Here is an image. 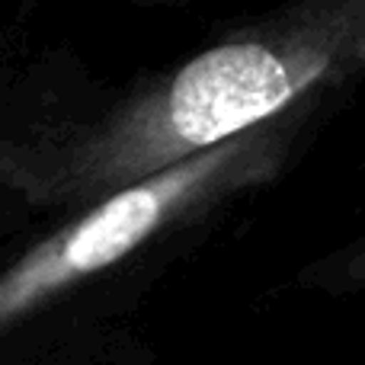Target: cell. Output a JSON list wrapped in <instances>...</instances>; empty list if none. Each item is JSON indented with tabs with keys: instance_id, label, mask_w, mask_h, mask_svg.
<instances>
[{
	"instance_id": "2",
	"label": "cell",
	"mask_w": 365,
	"mask_h": 365,
	"mask_svg": "<svg viewBox=\"0 0 365 365\" xmlns=\"http://www.w3.org/2000/svg\"><path fill=\"white\" fill-rule=\"evenodd\" d=\"M295 125L298 119L285 113L71 212L64 225L0 266V334L109 272L160 234L276 180Z\"/></svg>"
},
{
	"instance_id": "3",
	"label": "cell",
	"mask_w": 365,
	"mask_h": 365,
	"mask_svg": "<svg viewBox=\"0 0 365 365\" xmlns=\"http://www.w3.org/2000/svg\"><path fill=\"white\" fill-rule=\"evenodd\" d=\"M314 282L334 292H356L365 289V237L356 244H349L346 250H340L336 257L324 259L314 266Z\"/></svg>"
},
{
	"instance_id": "1",
	"label": "cell",
	"mask_w": 365,
	"mask_h": 365,
	"mask_svg": "<svg viewBox=\"0 0 365 365\" xmlns=\"http://www.w3.org/2000/svg\"><path fill=\"white\" fill-rule=\"evenodd\" d=\"M365 74V0H292L128 87L93 115L0 125V186L77 208Z\"/></svg>"
},
{
	"instance_id": "4",
	"label": "cell",
	"mask_w": 365,
	"mask_h": 365,
	"mask_svg": "<svg viewBox=\"0 0 365 365\" xmlns=\"http://www.w3.org/2000/svg\"><path fill=\"white\" fill-rule=\"evenodd\" d=\"M4 199H13V195H10V192H6V189H4V186H0V202H4Z\"/></svg>"
}]
</instances>
